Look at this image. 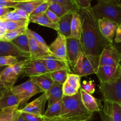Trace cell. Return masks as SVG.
Returning a JSON list of instances; mask_svg holds the SVG:
<instances>
[{"label":"cell","mask_w":121,"mask_h":121,"mask_svg":"<svg viewBox=\"0 0 121 121\" xmlns=\"http://www.w3.org/2000/svg\"><path fill=\"white\" fill-rule=\"evenodd\" d=\"M78 13L82 20V31L80 40L81 50L89 59L96 73L100 54L106 45L110 43L100 33L98 19L95 15L92 7L79 9Z\"/></svg>","instance_id":"obj_1"},{"label":"cell","mask_w":121,"mask_h":121,"mask_svg":"<svg viewBox=\"0 0 121 121\" xmlns=\"http://www.w3.org/2000/svg\"><path fill=\"white\" fill-rule=\"evenodd\" d=\"M92 116L93 113L89 112L83 104L80 91L72 96H64L61 112L59 117L61 119L89 121Z\"/></svg>","instance_id":"obj_2"},{"label":"cell","mask_w":121,"mask_h":121,"mask_svg":"<svg viewBox=\"0 0 121 121\" xmlns=\"http://www.w3.org/2000/svg\"><path fill=\"white\" fill-rule=\"evenodd\" d=\"M98 20L106 19L117 25L121 24V2L118 0H99L92 7Z\"/></svg>","instance_id":"obj_3"},{"label":"cell","mask_w":121,"mask_h":121,"mask_svg":"<svg viewBox=\"0 0 121 121\" xmlns=\"http://www.w3.org/2000/svg\"><path fill=\"white\" fill-rule=\"evenodd\" d=\"M11 89L20 100L19 109L24 107L31 97L38 93H44L40 86L31 79H29V80L17 86H13Z\"/></svg>","instance_id":"obj_4"},{"label":"cell","mask_w":121,"mask_h":121,"mask_svg":"<svg viewBox=\"0 0 121 121\" xmlns=\"http://www.w3.org/2000/svg\"><path fill=\"white\" fill-rule=\"evenodd\" d=\"M99 90L104 102L121 105V76L106 83H101Z\"/></svg>","instance_id":"obj_5"},{"label":"cell","mask_w":121,"mask_h":121,"mask_svg":"<svg viewBox=\"0 0 121 121\" xmlns=\"http://www.w3.org/2000/svg\"><path fill=\"white\" fill-rule=\"evenodd\" d=\"M21 60L17 63L7 66L0 74V79L5 89H10L14 86L20 76H22L24 67L27 60Z\"/></svg>","instance_id":"obj_6"},{"label":"cell","mask_w":121,"mask_h":121,"mask_svg":"<svg viewBox=\"0 0 121 121\" xmlns=\"http://www.w3.org/2000/svg\"><path fill=\"white\" fill-rule=\"evenodd\" d=\"M121 54L117 50L113 43H108L102 52L99 59V66H119Z\"/></svg>","instance_id":"obj_7"},{"label":"cell","mask_w":121,"mask_h":121,"mask_svg":"<svg viewBox=\"0 0 121 121\" xmlns=\"http://www.w3.org/2000/svg\"><path fill=\"white\" fill-rule=\"evenodd\" d=\"M72 68L74 74L80 77L96 74L91 61L82 50H80L78 59Z\"/></svg>","instance_id":"obj_8"},{"label":"cell","mask_w":121,"mask_h":121,"mask_svg":"<svg viewBox=\"0 0 121 121\" xmlns=\"http://www.w3.org/2000/svg\"><path fill=\"white\" fill-rule=\"evenodd\" d=\"M49 73L44 64L40 60L28 59L24 67L22 76L28 77L29 78L40 76H48Z\"/></svg>","instance_id":"obj_9"},{"label":"cell","mask_w":121,"mask_h":121,"mask_svg":"<svg viewBox=\"0 0 121 121\" xmlns=\"http://www.w3.org/2000/svg\"><path fill=\"white\" fill-rule=\"evenodd\" d=\"M50 50L53 55L60 60L69 65L67 59L66 38L57 33V36L49 46Z\"/></svg>","instance_id":"obj_10"},{"label":"cell","mask_w":121,"mask_h":121,"mask_svg":"<svg viewBox=\"0 0 121 121\" xmlns=\"http://www.w3.org/2000/svg\"><path fill=\"white\" fill-rule=\"evenodd\" d=\"M47 101H48V96L47 93L44 92L37 98L34 99L30 103L27 104L24 107L21 109H19V111L24 113L43 115L44 114V105Z\"/></svg>","instance_id":"obj_11"},{"label":"cell","mask_w":121,"mask_h":121,"mask_svg":"<svg viewBox=\"0 0 121 121\" xmlns=\"http://www.w3.org/2000/svg\"><path fill=\"white\" fill-rule=\"evenodd\" d=\"M96 74L100 83H106L121 76V70L119 66H99Z\"/></svg>","instance_id":"obj_12"},{"label":"cell","mask_w":121,"mask_h":121,"mask_svg":"<svg viewBox=\"0 0 121 121\" xmlns=\"http://www.w3.org/2000/svg\"><path fill=\"white\" fill-rule=\"evenodd\" d=\"M80 95L84 106L89 112L93 113L95 112H100L104 109L102 102V100L98 99L92 95L87 93L82 88L80 89Z\"/></svg>","instance_id":"obj_13"},{"label":"cell","mask_w":121,"mask_h":121,"mask_svg":"<svg viewBox=\"0 0 121 121\" xmlns=\"http://www.w3.org/2000/svg\"><path fill=\"white\" fill-rule=\"evenodd\" d=\"M13 56L18 57L21 60L30 59L28 54L24 53L11 42L0 41V57Z\"/></svg>","instance_id":"obj_14"},{"label":"cell","mask_w":121,"mask_h":121,"mask_svg":"<svg viewBox=\"0 0 121 121\" xmlns=\"http://www.w3.org/2000/svg\"><path fill=\"white\" fill-rule=\"evenodd\" d=\"M100 33L105 39L110 43H113L118 25L106 19L98 20Z\"/></svg>","instance_id":"obj_15"},{"label":"cell","mask_w":121,"mask_h":121,"mask_svg":"<svg viewBox=\"0 0 121 121\" xmlns=\"http://www.w3.org/2000/svg\"><path fill=\"white\" fill-rule=\"evenodd\" d=\"M37 60H40L44 64L49 73L66 69H70V65L69 64L53 56H48Z\"/></svg>","instance_id":"obj_16"},{"label":"cell","mask_w":121,"mask_h":121,"mask_svg":"<svg viewBox=\"0 0 121 121\" xmlns=\"http://www.w3.org/2000/svg\"><path fill=\"white\" fill-rule=\"evenodd\" d=\"M67 44V59L70 66L72 67L78 59V55L81 50V45L79 40L72 38L66 39Z\"/></svg>","instance_id":"obj_17"},{"label":"cell","mask_w":121,"mask_h":121,"mask_svg":"<svg viewBox=\"0 0 121 121\" xmlns=\"http://www.w3.org/2000/svg\"><path fill=\"white\" fill-rule=\"evenodd\" d=\"M20 101L10 89H7L0 98V111L15 106H20Z\"/></svg>","instance_id":"obj_18"},{"label":"cell","mask_w":121,"mask_h":121,"mask_svg":"<svg viewBox=\"0 0 121 121\" xmlns=\"http://www.w3.org/2000/svg\"><path fill=\"white\" fill-rule=\"evenodd\" d=\"M73 13H67L60 18L58 22L57 33L66 37V39L70 38L71 34V23H72Z\"/></svg>","instance_id":"obj_19"},{"label":"cell","mask_w":121,"mask_h":121,"mask_svg":"<svg viewBox=\"0 0 121 121\" xmlns=\"http://www.w3.org/2000/svg\"><path fill=\"white\" fill-rule=\"evenodd\" d=\"M29 39L30 54L31 60H37L42 59L48 56H51L48 53L44 50L42 47L38 44V43L28 34H27Z\"/></svg>","instance_id":"obj_20"},{"label":"cell","mask_w":121,"mask_h":121,"mask_svg":"<svg viewBox=\"0 0 121 121\" xmlns=\"http://www.w3.org/2000/svg\"><path fill=\"white\" fill-rule=\"evenodd\" d=\"M70 31V38L80 40L82 31V20L78 12H75L73 14Z\"/></svg>","instance_id":"obj_21"},{"label":"cell","mask_w":121,"mask_h":121,"mask_svg":"<svg viewBox=\"0 0 121 121\" xmlns=\"http://www.w3.org/2000/svg\"><path fill=\"white\" fill-rule=\"evenodd\" d=\"M44 0H30V1H18V3L13 7V9H21L25 11L30 16L31 14Z\"/></svg>","instance_id":"obj_22"},{"label":"cell","mask_w":121,"mask_h":121,"mask_svg":"<svg viewBox=\"0 0 121 121\" xmlns=\"http://www.w3.org/2000/svg\"><path fill=\"white\" fill-rule=\"evenodd\" d=\"M29 22L48 27L57 31H58L57 24H55L51 21L45 14L37 15H30L29 18Z\"/></svg>","instance_id":"obj_23"},{"label":"cell","mask_w":121,"mask_h":121,"mask_svg":"<svg viewBox=\"0 0 121 121\" xmlns=\"http://www.w3.org/2000/svg\"><path fill=\"white\" fill-rule=\"evenodd\" d=\"M47 95L48 96V106L61 100L64 97L63 85L54 83Z\"/></svg>","instance_id":"obj_24"},{"label":"cell","mask_w":121,"mask_h":121,"mask_svg":"<svg viewBox=\"0 0 121 121\" xmlns=\"http://www.w3.org/2000/svg\"><path fill=\"white\" fill-rule=\"evenodd\" d=\"M13 44H14L18 49L22 51L24 53L28 54L30 56V46H29V39H28V35L27 33L22 34L11 41Z\"/></svg>","instance_id":"obj_25"},{"label":"cell","mask_w":121,"mask_h":121,"mask_svg":"<svg viewBox=\"0 0 121 121\" xmlns=\"http://www.w3.org/2000/svg\"><path fill=\"white\" fill-rule=\"evenodd\" d=\"M104 109L109 113L113 121H121V105L115 103L105 102Z\"/></svg>","instance_id":"obj_26"},{"label":"cell","mask_w":121,"mask_h":121,"mask_svg":"<svg viewBox=\"0 0 121 121\" xmlns=\"http://www.w3.org/2000/svg\"><path fill=\"white\" fill-rule=\"evenodd\" d=\"M34 80L39 86L40 88L43 91V92L47 93L52 89L53 86L54 85V82L52 80L50 77L47 76H40L33 77L30 78Z\"/></svg>","instance_id":"obj_27"},{"label":"cell","mask_w":121,"mask_h":121,"mask_svg":"<svg viewBox=\"0 0 121 121\" xmlns=\"http://www.w3.org/2000/svg\"><path fill=\"white\" fill-rule=\"evenodd\" d=\"M20 113L19 106H15L0 111V121H14Z\"/></svg>","instance_id":"obj_28"},{"label":"cell","mask_w":121,"mask_h":121,"mask_svg":"<svg viewBox=\"0 0 121 121\" xmlns=\"http://www.w3.org/2000/svg\"><path fill=\"white\" fill-rule=\"evenodd\" d=\"M29 23V21H8L0 18V28H4L7 31L23 27H28Z\"/></svg>","instance_id":"obj_29"},{"label":"cell","mask_w":121,"mask_h":121,"mask_svg":"<svg viewBox=\"0 0 121 121\" xmlns=\"http://www.w3.org/2000/svg\"><path fill=\"white\" fill-rule=\"evenodd\" d=\"M70 73V69H66L50 73L48 77L52 79L55 84L63 85Z\"/></svg>","instance_id":"obj_30"},{"label":"cell","mask_w":121,"mask_h":121,"mask_svg":"<svg viewBox=\"0 0 121 121\" xmlns=\"http://www.w3.org/2000/svg\"><path fill=\"white\" fill-rule=\"evenodd\" d=\"M62 108V100L48 106L44 115L48 118H56L60 117Z\"/></svg>","instance_id":"obj_31"},{"label":"cell","mask_w":121,"mask_h":121,"mask_svg":"<svg viewBox=\"0 0 121 121\" xmlns=\"http://www.w3.org/2000/svg\"><path fill=\"white\" fill-rule=\"evenodd\" d=\"M26 33H27V34H29V35H30L32 37H33V39H34V40L38 43V44H39L41 47H42V48L44 50L46 51L47 53H48V54H50L51 56H54L53 54V53L51 52L50 50L49 46H48V45L47 44L46 41H44L43 38L41 35H39L38 33H37L36 32H35L34 31L31 30L29 29V28H28V29L27 30Z\"/></svg>","instance_id":"obj_32"},{"label":"cell","mask_w":121,"mask_h":121,"mask_svg":"<svg viewBox=\"0 0 121 121\" xmlns=\"http://www.w3.org/2000/svg\"><path fill=\"white\" fill-rule=\"evenodd\" d=\"M28 28V27H23V28H18V29L14 30L7 31L5 34L2 36L1 41L11 42L13 40H14V39L17 38L18 36L22 35L24 33H26L27 30Z\"/></svg>","instance_id":"obj_33"},{"label":"cell","mask_w":121,"mask_h":121,"mask_svg":"<svg viewBox=\"0 0 121 121\" xmlns=\"http://www.w3.org/2000/svg\"><path fill=\"white\" fill-rule=\"evenodd\" d=\"M53 2L59 4L62 6L68 13L78 12L79 9L77 7L74 0H53Z\"/></svg>","instance_id":"obj_34"},{"label":"cell","mask_w":121,"mask_h":121,"mask_svg":"<svg viewBox=\"0 0 121 121\" xmlns=\"http://www.w3.org/2000/svg\"><path fill=\"white\" fill-rule=\"evenodd\" d=\"M65 82L78 91L81 88V77L74 73H70Z\"/></svg>","instance_id":"obj_35"},{"label":"cell","mask_w":121,"mask_h":121,"mask_svg":"<svg viewBox=\"0 0 121 121\" xmlns=\"http://www.w3.org/2000/svg\"><path fill=\"white\" fill-rule=\"evenodd\" d=\"M21 60V59L17 57L13 56L0 57V66L7 67L17 63Z\"/></svg>","instance_id":"obj_36"},{"label":"cell","mask_w":121,"mask_h":121,"mask_svg":"<svg viewBox=\"0 0 121 121\" xmlns=\"http://www.w3.org/2000/svg\"><path fill=\"white\" fill-rule=\"evenodd\" d=\"M51 2H52V4L50 5L49 7V9L51 10L52 11H53V13H55L57 16H59V17H61L62 16H63L65 14H66V13H67L68 12L63 8L61 5H60L59 4L56 3V2H53V0H50Z\"/></svg>","instance_id":"obj_37"},{"label":"cell","mask_w":121,"mask_h":121,"mask_svg":"<svg viewBox=\"0 0 121 121\" xmlns=\"http://www.w3.org/2000/svg\"><path fill=\"white\" fill-rule=\"evenodd\" d=\"M51 4L52 2L50 0H44V1L30 15H37L45 14L46 12L49 9Z\"/></svg>","instance_id":"obj_38"},{"label":"cell","mask_w":121,"mask_h":121,"mask_svg":"<svg viewBox=\"0 0 121 121\" xmlns=\"http://www.w3.org/2000/svg\"><path fill=\"white\" fill-rule=\"evenodd\" d=\"M3 20H8V21H29L28 20H26L21 17L14 9H13L12 11L7 14L5 16L2 17V18H0Z\"/></svg>","instance_id":"obj_39"},{"label":"cell","mask_w":121,"mask_h":121,"mask_svg":"<svg viewBox=\"0 0 121 121\" xmlns=\"http://www.w3.org/2000/svg\"><path fill=\"white\" fill-rule=\"evenodd\" d=\"M96 83L93 80H84L81 85V88L87 93L92 95L95 92Z\"/></svg>","instance_id":"obj_40"},{"label":"cell","mask_w":121,"mask_h":121,"mask_svg":"<svg viewBox=\"0 0 121 121\" xmlns=\"http://www.w3.org/2000/svg\"><path fill=\"white\" fill-rule=\"evenodd\" d=\"M74 1L79 10L92 8L91 0H74Z\"/></svg>","instance_id":"obj_41"},{"label":"cell","mask_w":121,"mask_h":121,"mask_svg":"<svg viewBox=\"0 0 121 121\" xmlns=\"http://www.w3.org/2000/svg\"><path fill=\"white\" fill-rule=\"evenodd\" d=\"M18 1L13 0H0V8H11L13 7L18 3Z\"/></svg>","instance_id":"obj_42"},{"label":"cell","mask_w":121,"mask_h":121,"mask_svg":"<svg viewBox=\"0 0 121 121\" xmlns=\"http://www.w3.org/2000/svg\"><path fill=\"white\" fill-rule=\"evenodd\" d=\"M45 14L47 15V17L48 18V19H49L51 21L54 22V23L57 24L58 22L59 21L60 17H59V16H57V15L55 13H53V11L50 10L49 9L46 12Z\"/></svg>","instance_id":"obj_43"},{"label":"cell","mask_w":121,"mask_h":121,"mask_svg":"<svg viewBox=\"0 0 121 121\" xmlns=\"http://www.w3.org/2000/svg\"><path fill=\"white\" fill-rule=\"evenodd\" d=\"M99 113H100L102 121H113L109 113L104 109H103L102 111L99 112Z\"/></svg>","instance_id":"obj_44"},{"label":"cell","mask_w":121,"mask_h":121,"mask_svg":"<svg viewBox=\"0 0 121 121\" xmlns=\"http://www.w3.org/2000/svg\"><path fill=\"white\" fill-rule=\"evenodd\" d=\"M113 42L117 43L121 42V24L118 26L117 33H116L115 37Z\"/></svg>","instance_id":"obj_45"},{"label":"cell","mask_w":121,"mask_h":121,"mask_svg":"<svg viewBox=\"0 0 121 121\" xmlns=\"http://www.w3.org/2000/svg\"><path fill=\"white\" fill-rule=\"evenodd\" d=\"M21 17H22L23 18L26 19V20H28L29 21V18H30V15L27 14L25 11L22 10L21 9H14Z\"/></svg>","instance_id":"obj_46"},{"label":"cell","mask_w":121,"mask_h":121,"mask_svg":"<svg viewBox=\"0 0 121 121\" xmlns=\"http://www.w3.org/2000/svg\"><path fill=\"white\" fill-rule=\"evenodd\" d=\"M13 10L11 8H0V18L6 15Z\"/></svg>","instance_id":"obj_47"},{"label":"cell","mask_w":121,"mask_h":121,"mask_svg":"<svg viewBox=\"0 0 121 121\" xmlns=\"http://www.w3.org/2000/svg\"><path fill=\"white\" fill-rule=\"evenodd\" d=\"M113 44H114L115 47H116L117 50L120 53V54H121V42L118 43H117L113 42Z\"/></svg>","instance_id":"obj_48"},{"label":"cell","mask_w":121,"mask_h":121,"mask_svg":"<svg viewBox=\"0 0 121 121\" xmlns=\"http://www.w3.org/2000/svg\"><path fill=\"white\" fill-rule=\"evenodd\" d=\"M27 121L26 120L25 118H24L23 117L20 115V113L18 115V116L17 117V118H15V121Z\"/></svg>","instance_id":"obj_49"},{"label":"cell","mask_w":121,"mask_h":121,"mask_svg":"<svg viewBox=\"0 0 121 121\" xmlns=\"http://www.w3.org/2000/svg\"><path fill=\"white\" fill-rule=\"evenodd\" d=\"M60 118V117H59ZM56 121H79V120H74V119H62L61 118H59Z\"/></svg>","instance_id":"obj_50"},{"label":"cell","mask_w":121,"mask_h":121,"mask_svg":"<svg viewBox=\"0 0 121 121\" xmlns=\"http://www.w3.org/2000/svg\"><path fill=\"white\" fill-rule=\"evenodd\" d=\"M7 89H0V97L2 96V95L4 93L5 91H6Z\"/></svg>","instance_id":"obj_51"},{"label":"cell","mask_w":121,"mask_h":121,"mask_svg":"<svg viewBox=\"0 0 121 121\" xmlns=\"http://www.w3.org/2000/svg\"><path fill=\"white\" fill-rule=\"evenodd\" d=\"M0 89H5V86L3 84V83L1 81V79H0Z\"/></svg>","instance_id":"obj_52"},{"label":"cell","mask_w":121,"mask_h":121,"mask_svg":"<svg viewBox=\"0 0 121 121\" xmlns=\"http://www.w3.org/2000/svg\"><path fill=\"white\" fill-rule=\"evenodd\" d=\"M6 67H5V66H0V74H1V73L3 72V70Z\"/></svg>","instance_id":"obj_53"},{"label":"cell","mask_w":121,"mask_h":121,"mask_svg":"<svg viewBox=\"0 0 121 121\" xmlns=\"http://www.w3.org/2000/svg\"><path fill=\"white\" fill-rule=\"evenodd\" d=\"M119 67H120V69H121V60L120 61V62H119Z\"/></svg>","instance_id":"obj_54"},{"label":"cell","mask_w":121,"mask_h":121,"mask_svg":"<svg viewBox=\"0 0 121 121\" xmlns=\"http://www.w3.org/2000/svg\"></svg>","instance_id":"obj_55"},{"label":"cell","mask_w":121,"mask_h":121,"mask_svg":"<svg viewBox=\"0 0 121 121\" xmlns=\"http://www.w3.org/2000/svg\"><path fill=\"white\" fill-rule=\"evenodd\" d=\"M1 97H0V98H1Z\"/></svg>","instance_id":"obj_56"}]
</instances>
